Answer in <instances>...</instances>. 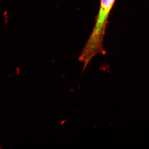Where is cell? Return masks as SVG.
Segmentation results:
<instances>
[{"label":"cell","instance_id":"cell-1","mask_svg":"<svg viewBox=\"0 0 149 149\" xmlns=\"http://www.w3.org/2000/svg\"><path fill=\"white\" fill-rule=\"evenodd\" d=\"M116 0H101L96 22L86 45L80 55L83 61L90 62L98 54H106L104 48V38L110 13Z\"/></svg>","mask_w":149,"mask_h":149}]
</instances>
